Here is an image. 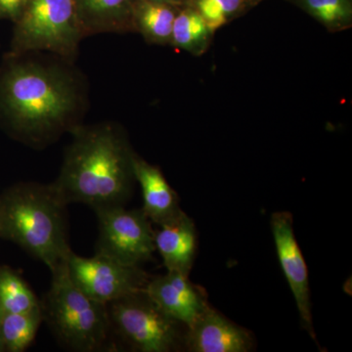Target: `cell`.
I'll return each instance as SVG.
<instances>
[{"label": "cell", "mask_w": 352, "mask_h": 352, "mask_svg": "<svg viewBox=\"0 0 352 352\" xmlns=\"http://www.w3.org/2000/svg\"><path fill=\"white\" fill-rule=\"evenodd\" d=\"M83 106L80 80L56 64L21 61L0 78V112L19 138L43 145L78 126Z\"/></svg>", "instance_id": "obj_1"}, {"label": "cell", "mask_w": 352, "mask_h": 352, "mask_svg": "<svg viewBox=\"0 0 352 352\" xmlns=\"http://www.w3.org/2000/svg\"><path fill=\"white\" fill-rule=\"evenodd\" d=\"M61 171L53 186L67 205L82 203L94 210L124 206L135 176L126 136L112 122L78 124L71 131Z\"/></svg>", "instance_id": "obj_2"}, {"label": "cell", "mask_w": 352, "mask_h": 352, "mask_svg": "<svg viewBox=\"0 0 352 352\" xmlns=\"http://www.w3.org/2000/svg\"><path fill=\"white\" fill-rule=\"evenodd\" d=\"M67 206L52 183L15 185L0 195V238L54 270L72 252Z\"/></svg>", "instance_id": "obj_3"}, {"label": "cell", "mask_w": 352, "mask_h": 352, "mask_svg": "<svg viewBox=\"0 0 352 352\" xmlns=\"http://www.w3.org/2000/svg\"><path fill=\"white\" fill-rule=\"evenodd\" d=\"M50 291L41 302L43 320L58 342L69 351L94 352L103 349L112 330L107 305L96 302L69 276L68 259L51 270Z\"/></svg>", "instance_id": "obj_4"}, {"label": "cell", "mask_w": 352, "mask_h": 352, "mask_svg": "<svg viewBox=\"0 0 352 352\" xmlns=\"http://www.w3.org/2000/svg\"><path fill=\"white\" fill-rule=\"evenodd\" d=\"M82 38L74 0H28L15 23L12 46L16 54L47 51L73 59Z\"/></svg>", "instance_id": "obj_5"}, {"label": "cell", "mask_w": 352, "mask_h": 352, "mask_svg": "<svg viewBox=\"0 0 352 352\" xmlns=\"http://www.w3.org/2000/svg\"><path fill=\"white\" fill-rule=\"evenodd\" d=\"M111 326L141 352H170L184 342L183 324L164 314L144 291L108 303Z\"/></svg>", "instance_id": "obj_6"}, {"label": "cell", "mask_w": 352, "mask_h": 352, "mask_svg": "<svg viewBox=\"0 0 352 352\" xmlns=\"http://www.w3.org/2000/svg\"><path fill=\"white\" fill-rule=\"evenodd\" d=\"M99 235L95 254L129 266H139L152 258L156 251L151 220L138 210L124 206L95 210Z\"/></svg>", "instance_id": "obj_7"}, {"label": "cell", "mask_w": 352, "mask_h": 352, "mask_svg": "<svg viewBox=\"0 0 352 352\" xmlns=\"http://www.w3.org/2000/svg\"><path fill=\"white\" fill-rule=\"evenodd\" d=\"M68 267L76 286L104 305L144 291L151 279L139 266L124 265L97 254L92 258H82L72 251Z\"/></svg>", "instance_id": "obj_8"}, {"label": "cell", "mask_w": 352, "mask_h": 352, "mask_svg": "<svg viewBox=\"0 0 352 352\" xmlns=\"http://www.w3.org/2000/svg\"><path fill=\"white\" fill-rule=\"evenodd\" d=\"M270 227L278 259L295 298L302 327L316 342L312 322L307 266L296 239L293 217L288 212H274L271 215Z\"/></svg>", "instance_id": "obj_9"}, {"label": "cell", "mask_w": 352, "mask_h": 352, "mask_svg": "<svg viewBox=\"0 0 352 352\" xmlns=\"http://www.w3.org/2000/svg\"><path fill=\"white\" fill-rule=\"evenodd\" d=\"M144 292L164 314L188 328L207 309L208 303L189 276L168 271L152 278Z\"/></svg>", "instance_id": "obj_10"}, {"label": "cell", "mask_w": 352, "mask_h": 352, "mask_svg": "<svg viewBox=\"0 0 352 352\" xmlns=\"http://www.w3.org/2000/svg\"><path fill=\"white\" fill-rule=\"evenodd\" d=\"M192 352H248L252 347L251 333L236 325L208 305L184 336Z\"/></svg>", "instance_id": "obj_11"}, {"label": "cell", "mask_w": 352, "mask_h": 352, "mask_svg": "<svg viewBox=\"0 0 352 352\" xmlns=\"http://www.w3.org/2000/svg\"><path fill=\"white\" fill-rule=\"evenodd\" d=\"M133 171L143 196V212L157 226L170 223L183 214L179 199L156 166L138 155L134 157Z\"/></svg>", "instance_id": "obj_12"}, {"label": "cell", "mask_w": 352, "mask_h": 352, "mask_svg": "<svg viewBox=\"0 0 352 352\" xmlns=\"http://www.w3.org/2000/svg\"><path fill=\"white\" fill-rule=\"evenodd\" d=\"M83 38L135 31L136 0H74Z\"/></svg>", "instance_id": "obj_13"}, {"label": "cell", "mask_w": 352, "mask_h": 352, "mask_svg": "<svg viewBox=\"0 0 352 352\" xmlns=\"http://www.w3.org/2000/svg\"><path fill=\"white\" fill-rule=\"evenodd\" d=\"M155 232L156 250L168 271L189 276L195 261L197 229L193 219L183 212Z\"/></svg>", "instance_id": "obj_14"}, {"label": "cell", "mask_w": 352, "mask_h": 352, "mask_svg": "<svg viewBox=\"0 0 352 352\" xmlns=\"http://www.w3.org/2000/svg\"><path fill=\"white\" fill-rule=\"evenodd\" d=\"M173 6L140 0L134 11V28L151 43H170L176 16Z\"/></svg>", "instance_id": "obj_15"}, {"label": "cell", "mask_w": 352, "mask_h": 352, "mask_svg": "<svg viewBox=\"0 0 352 352\" xmlns=\"http://www.w3.org/2000/svg\"><path fill=\"white\" fill-rule=\"evenodd\" d=\"M212 32L198 10L186 9L176 14L170 44L193 54H201L208 48Z\"/></svg>", "instance_id": "obj_16"}, {"label": "cell", "mask_w": 352, "mask_h": 352, "mask_svg": "<svg viewBox=\"0 0 352 352\" xmlns=\"http://www.w3.org/2000/svg\"><path fill=\"white\" fill-rule=\"evenodd\" d=\"M43 321L41 307L25 314H0L4 351H25L36 338Z\"/></svg>", "instance_id": "obj_17"}, {"label": "cell", "mask_w": 352, "mask_h": 352, "mask_svg": "<svg viewBox=\"0 0 352 352\" xmlns=\"http://www.w3.org/2000/svg\"><path fill=\"white\" fill-rule=\"evenodd\" d=\"M41 307L24 279L8 266H0V314H25Z\"/></svg>", "instance_id": "obj_18"}, {"label": "cell", "mask_w": 352, "mask_h": 352, "mask_svg": "<svg viewBox=\"0 0 352 352\" xmlns=\"http://www.w3.org/2000/svg\"><path fill=\"white\" fill-rule=\"evenodd\" d=\"M302 6L315 19L331 30H342L351 24L349 0H302Z\"/></svg>", "instance_id": "obj_19"}, {"label": "cell", "mask_w": 352, "mask_h": 352, "mask_svg": "<svg viewBox=\"0 0 352 352\" xmlns=\"http://www.w3.org/2000/svg\"><path fill=\"white\" fill-rule=\"evenodd\" d=\"M245 0H197V10L214 32L242 8Z\"/></svg>", "instance_id": "obj_20"}, {"label": "cell", "mask_w": 352, "mask_h": 352, "mask_svg": "<svg viewBox=\"0 0 352 352\" xmlns=\"http://www.w3.org/2000/svg\"><path fill=\"white\" fill-rule=\"evenodd\" d=\"M28 0H0V19L17 22L24 11Z\"/></svg>", "instance_id": "obj_21"}, {"label": "cell", "mask_w": 352, "mask_h": 352, "mask_svg": "<svg viewBox=\"0 0 352 352\" xmlns=\"http://www.w3.org/2000/svg\"><path fill=\"white\" fill-rule=\"evenodd\" d=\"M146 1L159 2V3H166L170 4V6H175V4L178 3L180 0H146Z\"/></svg>", "instance_id": "obj_22"}, {"label": "cell", "mask_w": 352, "mask_h": 352, "mask_svg": "<svg viewBox=\"0 0 352 352\" xmlns=\"http://www.w3.org/2000/svg\"><path fill=\"white\" fill-rule=\"evenodd\" d=\"M0 351H4L3 342H2L1 323H0Z\"/></svg>", "instance_id": "obj_23"}, {"label": "cell", "mask_w": 352, "mask_h": 352, "mask_svg": "<svg viewBox=\"0 0 352 352\" xmlns=\"http://www.w3.org/2000/svg\"><path fill=\"white\" fill-rule=\"evenodd\" d=\"M250 1L252 2V3H254V2H258L261 1V0H250Z\"/></svg>", "instance_id": "obj_24"}]
</instances>
